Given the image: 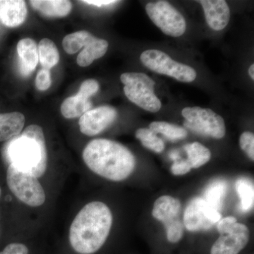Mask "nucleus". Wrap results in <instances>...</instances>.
<instances>
[{"instance_id":"nucleus-1","label":"nucleus","mask_w":254,"mask_h":254,"mask_svg":"<svg viewBox=\"0 0 254 254\" xmlns=\"http://www.w3.org/2000/svg\"><path fill=\"white\" fill-rule=\"evenodd\" d=\"M113 225V214L103 202L93 201L85 205L73 220L69 241L80 254H93L104 245Z\"/></svg>"},{"instance_id":"nucleus-2","label":"nucleus","mask_w":254,"mask_h":254,"mask_svg":"<svg viewBox=\"0 0 254 254\" xmlns=\"http://www.w3.org/2000/svg\"><path fill=\"white\" fill-rule=\"evenodd\" d=\"M83 159L91 171L113 182L126 180L136 166L134 155L127 147L105 138L90 142L83 150Z\"/></svg>"},{"instance_id":"nucleus-3","label":"nucleus","mask_w":254,"mask_h":254,"mask_svg":"<svg viewBox=\"0 0 254 254\" xmlns=\"http://www.w3.org/2000/svg\"><path fill=\"white\" fill-rule=\"evenodd\" d=\"M6 158L20 171L39 178L46 173L48 155L43 128L30 125L8 143Z\"/></svg>"},{"instance_id":"nucleus-4","label":"nucleus","mask_w":254,"mask_h":254,"mask_svg":"<svg viewBox=\"0 0 254 254\" xmlns=\"http://www.w3.org/2000/svg\"><path fill=\"white\" fill-rule=\"evenodd\" d=\"M125 95L142 109L157 113L161 108L160 99L155 94V81L145 73L127 72L120 76Z\"/></svg>"},{"instance_id":"nucleus-5","label":"nucleus","mask_w":254,"mask_h":254,"mask_svg":"<svg viewBox=\"0 0 254 254\" xmlns=\"http://www.w3.org/2000/svg\"><path fill=\"white\" fill-rule=\"evenodd\" d=\"M6 182L15 196L25 204L38 207L46 201V193L38 179L20 171L12 165L7 169Z\"/></svg>"},{"instance_id":"nucleus-6","label":"nucleus","mask_w":254,"mask_h":254,"mask_svg":"<svg viewBox=\"0 0 254 254\" xmlns=\"http://www.w3.org/2000/svg\"><path fill=\"white\" fill-rule=\"evenodd\" d=\"M182 115L185 119V127L195 133L216 139L225 136L226 128L224 119L212 110L188 107L182 110Z\"/></svg>"},{"instance_id":"nucleus-7","label":"nucleus","mask_w":254,"mask_h":254,"mask_svg":"<svg viewBox=\"0 0 254 254\" xmlns=\"http://www.w3.org/2000/svg\"><path fill=\"white\" fill-rule=\"evenodd\" d=\"M142 64L151 71L185 83H190L196 78L194 68L189 65L177 63L166 53L158 50H147L140 57Z\"/></svg>"},{"instance_id":"nucleus-8","label":"nucleus","mask_w":254,"mask_h":254,"mask_svg":"<svg viewBox=\"0 0 254 254\" xmlns=\"http://www.w3.org/2000/svg\"><path fill=\"white\" fill-rule=\"evenodd\" d=\"M145 11L155 26L165 34L177 38L185 33L187 24L185 18L168 1L148 3L145 6Z\"/></svg>"},{"instance_id":"nucleus-9","label":"nucleus","mask_w":254,"mask_h":254,"mask_svg":"<svg viewBox=\"0 0 254 254\" xmlns=\"http://www.w3.org/2000/svg\"><path fill=\"white\" fill-rule=\"evenodd\" d=\"M222 219L221 213L212 208L203 197L190 200L184 213V226L188 231L195 232L210 230Z\"/></svg>"},{"instance_id":"nucleus-10","label":"nucleus","mask_w":254,"mask_h":254,"mask_svg":"<svg viewBox=\"0 0 254 254\" xmlns=\"http://www.w3.org/2000/svg\"><path fill=\"white\" fill-rule=\"evenodd\" d=\"M117 117V110L108 105L88 110L80 118V131L88 136L99 134L115 121Z\"/></svg>"},{"instance_id":"nucleus-11","label":"nucleus","mask_w":254,"mask_h":254,"mask_svg":"<svg viewBox=\"0 0 254 254\" xmlns=\"http://www.w3.org/2000/svg\"><path fill=\"white\" fill-rule=\"evenodd\" d=\"M250 232L245 224L237 222L230 231L220 235L210 254H239L248 245Z\"/></svg>"},{"instance_id":"nucleus-12","label":"nucleus","mask_w":254,"mask_h":254,"mask_svg":"<svg viewBox=\"0 0 254 254\" xmlns=\"http://www.w3.org/2000/svg\"><path fill=\"white\" fill-rule=\"evenodd\" d=\"M180 200L170 195H162L155 200L152 215L163 224L167 231L184 225L180 218Z\"/></svg>"},{"instance_id":"nucleus-13","label":"nucleus","mask_w":254,"mask_h":254,"mask_svg":"<svg viewBox=\"0 0 254 254\" xmlns=\"http://www.w3.org/2000/svg\"><path fill=\"white\" fill-rule=\"evenodd\" d=\"M204 11L208 26L215 31H221L230 21V10L224 0H200L198 1Z\"/></svg>"},{"instance_id":"nucleus-14","label":"nucleus","mask_w":254,"mask_h":254,"mask_svg":"<svg viewBox=\"0 0 254 254\" xmlns=\"http://www.w3.org/2000/svg\"><path fill=\"white\" fill-rule=\"evenodd\" d=\"M26 2L22 0H0V21L9 28L22 24L27 17Z\"/></svg>"},{"instance_id":"nucleus-15","label":"nucleus","mask_w":254,"mask_h":254,"mask_svg":"<svg viewBox=\"0 0 254 254\" xmlns=\"http://www.w3.org/2000/svg\"><path fill=\"white\" fill-rule=\"evenodd\" d=\"M20 71L23 76L31 74L36 68L39 58L36 43L31 38H23L17 44Z\"/></svg>"},{"instance_id":"nucleus-16","label":"nucleus","mask_w":254,"mask_h":254,"mask_svg":"<svg viewBox=\"0 0 254 254\" xmlns=\"http://www.w3.org/2000/svg\"><path fill=\"white\" fill-rule=\"evenodd\" d=\"M30 4L33 9L50 18L64 17L72 9L71 1L66 0H32Z\"/></svg>"},{"instance_id":"nucleus-17","label":"nucleus","mask_w":254,"mask_h":254,"mask_svg":"<svg viewBox=\"0 0 254 254\" xmlns=\"http://www.w3.org/2000/svg\"><path fill=\"white\" fill-rule=\"evenodd\" d=\"M25 124L23 114L14 113L0 114V142L12 139L22 131Z\"/></svg>"},{"instance_id":"nucleus-18","label":"nucleus","mask_w":254,"mask_h":254,"mask_svg":"<svg viewBox=\"0 0 254 254\" xmlns=\"http://www.w3.org/2000/svg\"><path fill=\"white\" fill-rule=\"evenodd\" d=\"M108 42L93 37L84 46L81 53L77 57V64L80 66H89L95 60L104 56L108 49Z\"/></svg>"},{"instance_id":"nucleus-19","label":"nucleus","mask_w":254,"mask_h":254,"mask_svg":"<svg viewBox=\"0 0 254 254\" xmlns=\"http://www.w3.org/2000/svg\"><path fill=\"white\" fill-rule=\"evenodd\" d=\"M89 99L78 93L66 98L61 106L62 115L66 119L81 118L91 109L92 105Z\"/></svg>"},{"instance_id":"nucleus-20","label":"nucleus","mask_w":254,"mask_h":254,"mask_svg":"<svg viewBox=\"0 0 254 254\" xmlns=\"http://www.w3.org/2000/svg\"><path fill=\"white\" fill-rule=\"evenodd\" d=\"M227 187V183L225 180H215L207 187L203 199L210 207L220 212L226 196Z\"/></svg>"},{"instance_id":"nucleus-21","label":"nucleus","mask_w":254,"mask_h":254,"mask_svg":"<svg viewBox=\"0 0 254 254\" xmlns=\"http://www.w3.org/2000/svg\"><path fill=\"white\" fill-rule=\"evenodd\" d=\"M38 58L43 68L50 69L59 63L60 55L54 42L43 38L38 45Z\"/></svg>"},{"instance_id":"nucleus-22","label":"nucleus","mask_w":254,"mask_h":254,"mask_svg":"<svg viewBox=\"0 0 254 254\" xmlns=\"http://www.w3.org/2000/svg\"><path fill=\"white\" fill-rule=\"evenodd\" d=\"M187 156L192 169L199 168L208 163L211 158V153L208 148L198 142H193L185 145Z\"/></svg>"},{"instance_id":"nucleus-23","label":"nucleus","mask_w":254,"mask_h":254,"mask_svg":"<svg viewBox=\"0 0 254 254\" xmlns=\"http://www.w3.org/2000/svg\"><path fill=\"white\" fill-rule=\"evenodd\" d=\"M235 188L240 199V207L243 212H250L254 207V188L248 179L240 178L235 183Z\"/></svg>"},{"instance_id":"nucleus-24","label":"nucleus","mask_w":254,"mask_h":254,"mask_svg":"<svg viewBox=\"0 0 254 254\" xmlns=\"http://www.w3.org/2000/svg\"><path fill=\"white\" fill-rule=\"evenodd\" d=\"M93 35L89 32L81 31L67 35L64 38L63 46L68 54L73 55L77 53L81 48H84L92 38Z\"/></svg>"},{"instance_id":"nucleus-25","label":"nucleus","mask_w":254,"mask_h":254,"mask_svg":"<svg viewBox=\"0 0 254 254\" xmlns=\"http://www.w3.org/2000/svg\"><path fill=\"white\" fill-rule=\"evenodd\" d=\"M149 128L155 133H161L173 141L184 139L188 134L186 128L184 127L165 122H153L150 124Z\"/></svg>"},{"instance_id":"nucleus-26","label":"nucleus","mask_w":254,"mask_h":254,"mask_svg":"<svg viewBox=\"0 0 254 254\" xmlns=\"http://www.w3.org/2000/svg\"><path fill=\"white\" fill-rule=\"evenodd\" d=\"M136 137L145 148L155 153H162L165 149V143L163 140L149 128H138L136 131Z\"/></svg>"},{"instance_id":"nucleus-27","label":"nucleus","mask_w":254,"mask_h":254,"mask_svg":"<svg viewBox=\"0 0 254 254\" xmlns=\"http://www.w3.org/2000/svg\"><path fill=\"white\" fill-rule=\"evenodd\" d=\"M240 148L247 153L249 158L254 160V135L250 131H245L240 138Z\"/></svg>"},{"instance_id":"nucleus-28","label":"nucleus","mask_w":254,"mask_h":254,"mask_svg":"<svg viewBox=\"0 0 254 254\" xmlns=\"http://www.w3.org/2000/svg\"><path fill=\"white\" fill-rule=\"evenodd\" d=\"M52 84L51 74L49 69L43 68L37 73L36 86L39 91H46Z\"/></svg>"},{"instance_id":"nucleus-29","label":"nucleus","mask_w":254,"mask_h":254,"mask_svg":"<svg viewBox=\"0 0 254 254\" xmlns=\"http://www.w3.org/2000/svg\"><path fill=\"white\" fill-rule=\"evenodd\" d=\"M99 90V83L94 79H88L83 81L78 93L87 98L94 95Z\"/></svg>"},{"instance_id":"nucleus-30","label":"nucleus","mask_w":254,"mask_h":254,"mask_svg":"<svg viewBox=\"0 0 254 254\" xmlns=\"http://www.w3.org/2000/svg\"><path fill=\"white\" fill-rule=\"evenodd\" d=\"M191 169L188 160H177L172 165L171 171L174 175L182 176L190 173Z\"/></svg>"},{"instance_id":"nucleus-31","label":"nucleus","mask_w":254,"mask_h":254,"mask_svg":"<svg viewBox=\"0 0 254 254\" xmlns=\"http://www.w3.org/2000/svg\"><path fill=\"white\" fill-rule=\"evenodd\" d=\"M237 222L236 218L233 216L225 217L217 223V230L220 235L227 233L232 230Z\"/></svg>"},{"instance_id":"nucleus-32","label":"nucleus","mask_w":254,"mask_h":254,"mask_svg":"<svg viewBox=\"0 0 254 254\" xmlns=\"http://www.w3.org/2000/svg\"><path fill=\"white\" fill-rule=\"evenodd\" d=\"M0 254H28V250L23 244L12 243L6 246Z\"/></svg>"},{"instance_id":"nucleus-33","label":"nucleus","mask_w":254,"mask_h":254,"mask_svg":"<svg viewBox=\"0 0 254 254\" xmlns=\"http://www.w3.org/2000/svg\"><path fill=\"white\" fill-rule=\"evenodd\" d=\"M82 2L86 3V4L95 5L97 6H105V5H110L118 2V1H111V0H86V1H82Z\"/></svg>"},{"instance_id":"nucleus-34","label":"nucleus","mask_w":254,"mask_h":254,"mask_svg":"<svg viewBox=\"0 0 254 254\" xmlns=\"http://www.w3.org/2000/svg\"><path fill=\"white\" fill-rule=\"evenodd\" d=\"M249 74H250V77L252 78V80H254V64H252L251 65L250 68H249Z\"/></svg>"},{"instance_id":"nucleus-35","label":"nucleus","mask_w":254,"mask_h":254,"mask_svg":"<svg viewBox=\"0 0 254 254\" xmlns=\"http://www.w3.org/2000/svg\"><path fill=\"white\" fill-rule=\"evenodd\" d=\"M1 189H0V196H1Z\"/></svg>"}]
</instances>
